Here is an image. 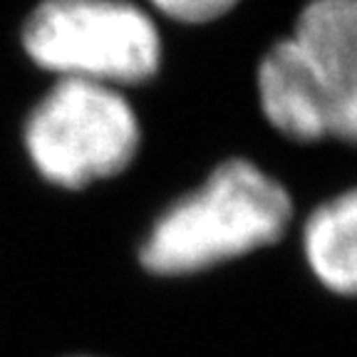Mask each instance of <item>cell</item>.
Here are the masks:
<instances>
[{
  "label": "cell",
  "instance_id": "obj_5",
  "mask_svg": "<svg viewBox=\"0 0 357 357\" xmlns=\"http://www.w3.org/2000/svg\"><path fill=\"white\" fill-rule=\"evenodd\" d=\"M256 87L263 117L280 137L296 144H320L328 139L305 57L290 35L278 38L263 52Z\"/></svg>",
  "mask_w": 357,
  "mask_h": 357
},
{
  "label": "cell",
  "instance_id": "obj_3",
  "mask_svg": "<svg viewBox=\"0 0 357 357\" xmlns=\"http://www.w3.org/2000/svg\"><path fill=\"white\" fill-rule=\"evenodd\" d=\"M22 137L30 162L47 181L82 189L134 162L142 127L117 87L60 77L28 114Z\"/></svg>",
  "mask_w": 357,
  "mask_h": 357
},
{
  "label": "cell",
  "instance_id": "obj_6",
  "mask_svg": "<svg viewBox=\"0 0 357 357\" xmlns=\"http://www.w3.org/2000/svg\"><path fill=\"white\" fill-rule=\"evenodd\" d=\"M301 243L312 278L335 296L357 298V186L307 213Z\"/></svg>",
  "mask_w": 357,
  "mask_h": 357
},
{
  "label": "cell",
  "instance_id": "obj_7",
  "mask_svg": "<svg viewBox=\"0 0 357 357\" xmlns=\"http://www.w3.org/2000/svg\"><path fill=\"white\" fill-rule=\"evenodd\" d=\"M241 0H151L162 15L186 25H201L229 15Z\"/></svg>",
  "mask_w": 357,
  "mask_h": 357
},
{
  "label": "cell",
  "instance_id": "obj_4",
  "mask_svg": "<svg viewBox=\"0 0 357 357\" xmlns=\"http://www.w3.org/2000/svg\"><path fill=\"white\" fill-rule=\"evenodd\" d=\"M290 38L305 57L328 139L357 146V0H307Z\"/></svg>",
  "mask_w": 357,
  "mask_h": 357
},
{
  "label": "cell",
  "instance_id": "obj_1",
  "mask_svg": "<svg viewBox=\"0 0 357 357\" xmlns=\"http://www.w3.org/2000/svg\"><path fill=\"white\" fill-rule=\"evenodd\" d=\"M293 218L283 181L245 156H231L164 208L142 243V266L156 275L201 273L278 243Z\"/></svg>",
  "mask_w": 357,
  "mask_h": 357
},
{
  "label": "cell",
  "instance_id": "obj_2",
  "mask_svg": "<svg viewBox=\"0 0 357 357\" xmlns=\"http://www.w3.org/2000/svg\"><path fill=\"white\" fill-rule=\"evenodd\" d=\"M25 52L60 77L119 87L162 67V33L129 0H43L22 25Z\"/></svg>",
  "mask_w": 357,
  "mask_h": 357
}]
</instances>
